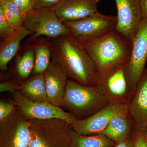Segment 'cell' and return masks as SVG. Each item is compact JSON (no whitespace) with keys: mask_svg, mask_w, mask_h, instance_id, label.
Returning <instances> with one entry per match:
<instances>
[{"mask_svg":"<svg viewBox=\"0 0 147 147\" xmlns=\"http://www.w3.org/2000/svg\"><path fill=\"white\" fill-rule=\"evenodd\" d=\"M134 132V123L127 109L114 116L100 134L117 144L131 138Z\"/></svg>","mask_w":147,"mask_h":147,"instance_id":"2e32d148","label":"cell"},{"mask_svg":"<svg viewBox=\"0 0 147 147\" xmlns=\"http://www.w3.org/2000/svg\"><path fill=\"white\" fill-rule=\"evenodd\" d=\"M142 133H143L144 134V135L145 136H146V137L147 138V128H146V129L144 130V131L142 132Z\"/></svg>","mask_w":147,"mask_h":147,"instance_id":"4dcf8cb0","label":"cell"},{"mask_svg":"<svg viewBox=\"0 0 147 147\" xmlns=\"http://www.w3.org/2000/svg\"><path fill=\"white\" fill-rule=\"evenodd\" d=\"M133 140H132V137L123 141L120 142L118 144H116L115 146L114 147H133Z\"/></svg>","mask_w":147,"mask_h":147,"instance_id":"f1b7e54d","label":"cell"},{"mask_svg":"<svg viewBox=\"0 0 147 147\" xmlns=\"http://www.w3.org/2000/svg\"><path fill=\"white\" fill-rule=\"evenodd\" d=\"M13 94V101L24 118L27 120H63L71 124L77 119L72 113L50 102L32 101L19 91Z\"/></svg>","mask_w":147,"mask_h":147,"instance_id":"52a82bcc","label":"cell"},{"mask_svg":"<svg viewBox=\"0 0 147 147\" xmlns=\"http://www.w3.org/2000/svg\"><path fill=\"white\" fill-rule=\"evenodd\" d=\"M23 26L32 33L31 42L41 36L54 38L70 33L52 9H34L27 13Z\"/></svg>","mask_w":147,"mask_h":147,"instance_id":"8992f818","label":"cell"},{"mask_svg":"<svg viewBox=\"0 0 147 147\" xmlns=\"http://www.w3.org/2000/svg\"><path fill=\"white\" fill-rule=\"evenodd\" d=\"M31 46L34 50V67L32 74L43 73L50 65L52 53L48 38L37 39L33 41Z\"/></svg>","mask_w":147,"mask_h":147,"instance_id":"d6986e66","label":"cell"},{"mask_svg":"<svg viewBox=\"0 0 147 147\" xmlns=\"http://www.w3.org/2000/svg\"><path fill=\"white\" fill-rule=\"evenodd\" d=\"M22 11L26 13L36 8V0H11Z\"/></svg>","mask_w":147,"mask_h":147,"instance_id":"d4e9b609","label":"cell"},{"mask_svg":"<svg viewBox=\"0 0 147 147\" xmlns=\"http://www.w3.org/2000/svg\"><path fill=\"white\" fill-rule=\"evenodd\" d=\"M99 0H62L53 9L63 22L81 20L98 11Z\"/></svg>","mask_w":147,"mask_h":147,"instance_id":"5bb4252c","label":"cell"},{"mask_svg":"<svg viewBox=\"0 0 147 147\" xmlns=\"http://www.w3.org/2000/svg\"><path fill=\"white\" fill-rule=\"evenodd\" d=\"M32 33L23 26L12 36L0 44V69L3 71L8 69L7 64L20 49L21 41Z\"/></svg>","mask_w":147,"mask_h":147,"instance_id":"e0dca14e","label":"cell"},{"mask_svg":"<svg viewBox=\"0 0 147 147\" xmlns=\"http://www.w3.org/2000/svg\"><path fill=\"white\" fill-rule=\"evenodd\" d=\"M71 147H114L115 143L105 135L100 134L83 135L76 133L71 128Z\"/></svg>","mask_w":147,"mask_h":147,"instance_id":"ffe728a7","label":"cell"},{"mask_svg":"<svg viewBox=\"0 0 147 147\" xmlns=\"http://www.w3.org/2000/svg\"><path fill=\"white\" fill-rule=\"evenodd\" d=\"M48 39L52 61L61 68L68 79L84 86L97 84L99 73L94 62L70 33Z\"/></svg>","mask_w":147,"mask_h":147,"instance_id":"6da1fadb","label":"cell"},{"mask_svg":"<svg viewBox=\"0 0 147 147\" xmlns=\"http://www.w3.org/2000/svg\"><path fill=\"white\" fill-rule=\"evenodd\" d=\"M132 140L133 147H147V138L142 132H134Z\"/></svg>","mask_w":147,"mask_h":147,"instance_id":"4316f807","label":"cell"},{"mask_svg":"<svg viewBox=\"0 0 147 147\" xmlns=\"http://www.w3.org/2000/svg\"><path fill=\"white\" fill-rule=\"evenodd\" d=\"M16 31L8 23L2 11L0 9V36L2 40L9 38Z\"/></svg>","mask_w":147,"mask_h":147,"instance_id":"603a6c76","label":"cell"},{"mask_svg":"<svg viewBox=\"0 0 147 147\" xmlns=\"http://www.w3.org/2000/svg\"><path fill=\"white\" fill-rule=\"evenodd\" d=\"M31 138L28 121L18 108L0 123V147H28Z\"/></svg>","mask_w":147,"mask_h":147,"instance_id":"9c48e42d","label":"cell"},{"mask_svg":"<svg viewBox=\"0 0 147 147\" xmlns=\"http://www.w3.org/2000/svg\"><path fill=\"white\" fill-rule=\"evenodd\" d=\"M62 0H36V8L52 9Z\"/></svg>","mask_w":147,"mask_h":147,"instance_id":"83f0119b","label":"cell"},{"mask_svg":"<svg viewBox=\"0 0 147 147\" xmlns=\"http://www.w3.org/2000/svg\"><path fill=\"white\" fill-rule=\"evenodd\" d=\"M34 50L30 45L25 51L16 58V70L21 82L28 78L32 73L34 67Z\"/></svg>","mask_w":147,"mask_h":147,"instance_id":"44dd1931","label":"cell"},{"mask_svg":"<svg viewBox=\"0 0 147 147\" xmlns=\"http://www.w3.org/2000/svg\"><path fill=\"white\" fill-rule=\"evenodd\" d=\"M0 9L8 23L16 30L23 26L27 13L18 8L11 0L0 3Z\"/></svg>","mask_w":147,"mask_h":147,"instance_id":"7402d4cb","label":"cell"},{"mask_svg":"<svg viewBox=\"0 0 147 147\" xmlns=\"http://www.w3.org/2000/svg\"><path fill=\"white\" fill-rule=\"evenodd\" d=\"M110 103L97 85L86 86L68 79L62 107L77 119H84Z\"/></svg>","mask_w":147,"mask_h":147,"instance_id":"3957f363","label":"cell"},{"mask_svg":"<svg viewBox=\"0 0 147 147\" xmlns=\"http://www.w3.org/2000/svg\"><path fill=\"white\" fill-rule=\"evenodd\" d=\"M6 1V0H0V3L2 2L3 1Z\"/></svg>","mask_w":147,"mask_h":147,"instance_id":"1f68e13d","label":"cell"},{"mask_svg":"<svg viewBox=\"0 0 147 147\" xmlns=\"http://www.w3.org/2000/svg\"><path fill=\"white\" fill-rule=\"evenodd\" d=\"M63 23L74 38L83 45L115 29L117 17L102 14L98 11L81 20Z\"/></svg>","mask_w":147,"mask_h":147,"instance_id":"5b68a950","label":"cell"},{"mask_svg":"<svg viewBox=\"0 0 147 147\" xmlns=\"http://www.w3.org/2000/svg\"><path fill=\"white\" fill-rule=\"evenodd\" d=\"M21 89L20 84H18L15 82H1L0 84V92H9L11 93L16 91H19Z\"/></svg>","mask_w":147,"mask_h":147,"instance_id":"484cf974","label":"cell"},{"mask_svg":"<svg viewBox=\"0 0 147 147\" xmlns=\"http://www.w3.org/2000/svg\"><path fill=\"white\" fill-rule=\"evenodd\" d=\"M147 61V19L143 18L131 42L130 58L125 67L131 93L144 72Z\"/></svg>","mask_w":147,"mask_h":147,"instance_id":"ba28073f","label":"cell"},{"mask_svg":"<svg viewBox=\"0 0 147 147\" xmlns=\"http://www.w3.org/2000/svg\"><path fill=\"white\" fill-rule=\"evenodd\" d=\"M43 74L49 101L54 105L62 107L68 77L61 68L53 61Z\"/></svg>","mask_w":147,"mask_h":147,"instance_id":"9a60e30c","label":"cell"},{"mask_svg":"<svg viewBox=\"0 0 147 147\" xmlns=\"http://www.w3.org/2000/svg\"><path fill=\"white\" fill-rule=\"evenodd\" d=\"M127 110L126 103L110 102L88 117L76 119L70 125L74 131L81 135L100 134L114 116Z\"/></svg>","mask_w":147,"mask_h":147,"instance_id":"30bf717a","label":"cell"},{"mask_svg":"<svg viewBox=\"0 0 147 147\" xmlns=\"http://www.w3.org/2000/svg\"><path fill=\"white\" fill-rule=\"evenodd\" d=\"M19 92L30 100L37 102H50L47 97L43 73L33 74L20 83Z\"/></svg>","mask_w":147,"mask_h":147,"instance_id":"ac0fdd59","label":"cell"},{"mask_svg":"<svg viewBox=\"0 0 147 147\" xmlns=\"http://www.w3.org/2000/svg\"><path fill=\"white\" fill-rule=\"evenodd\" d=\"M134 127V132H143L147 128V70L145 69L127 102Z\"/></svg>","mask_w":147,"mask_h":147,"instance_id":"4fadbf2b","label":"cell"},{"mask_svg":"<svg viewBox=\"0 0 147 147\" xmlns=\"http://www.w3.org/2000/svg\"><path fill=\"white\" fill-rule=\"evenodd\" d=\"M117 9L115 30L132 42L142 17L140 0H115Z\"/></svg>","mask_w":147,"mask_h":147,"instance_id":"8fae6325","label":"cell"},{"mask_svg":"<svg viewBox=\"0 0 147 147\" xmlns=\"http://www.w3.org/2000/svg\"><path fill=\"white\" fill-rule=\"evenodd\" d=\"M82 45L94 62L99 79L114 69L126 65L131 49V42L115 29Z\"/></svg>","mask_w":147,"mask_h":147,"instance_id":"7a4b0ae2","label":"cell"},{"mask_svg":"<svg viewBox=\"0 0 147 147\" xmlns=\"http://www.w3.org/2000/svg\"><path fill=\"white\" fill-rule=\"evenodd\" d=\"M30 142L28 147H71L70 124L53 119L29 120Z\"/></svg>","mask_w":147,"mask_h":147,"instance_id":"277c9868","label":"cell"},{"mask_svg":"<svg viewBox=\"0 0 147 147\" xmlns=\"http://www.w3.org/2000/svg\"><path fill=\"white\" fill-rule=\"evenodd\" d=\"M18 109L15 102L9 101L0 102V123L8 117Z\"/></svg>","mask_w":147,"mask_h":147,"instance_id":"cb8c5ba5","label":"cell"},{"mask_svg":"<svg viewBox=\"0 0 147 147\" xmlns=\"http://www.w3.org/2000/svg\"><path fill=\"white\" fill-rule=\"evenodd\" d=\"M140 5L142 17L147 19V0H140Z\"/></svg>","mask_w":147,"mask_h":147,"instance_id":"f546056e","label":"cell"},{"mask_svg":"<svg viewBox=\"0 0 147 147\" xmlns=\"http://www.w3.org/2000/svg\"><path fill=\"white\" fill-rule=\"evenodd\" d=\"M125 65L100 77L96 85L102 90L109 102H127L131 92L125 73Z\"/></svg>","mask_w":147,"mask_h":147,"instance_id":"7c38bea8","label":"cell"}]
</instances>
